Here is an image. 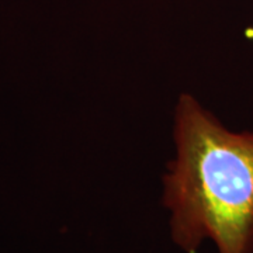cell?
<instances>
[{
    "mask_svg": "<svg viewBox=\"0 0 253 253\" xmlns=\"http://www.w3.org/2000/svg\"><path fill=\"white\" fill-rule=\"evenodd\" d=\"M176 158L163 174L169 234L181 252L253 253V132H234L190 94L174 111Z\"/></svg>",
    "mask_w": 253,
    "mask_h": 253,
    "instance_id": "obj_1",
    "label": "cell"
}]
</instances>
